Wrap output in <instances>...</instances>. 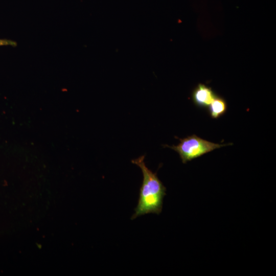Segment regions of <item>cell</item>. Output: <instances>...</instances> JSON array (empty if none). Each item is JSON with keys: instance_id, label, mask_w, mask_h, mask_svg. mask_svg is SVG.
<instances>
[{"instance_id": "6da1fadb", "label": "cell", "mask_w": 276, "mask_h": 276, "mask_svg": "<svg viewBox=\"0 0 276 276\" xmlns=\"http://www.w3.org/2000/svg\"><path fill=\"white\" fill-rule=\"evenodd\" d=\"M144 158L145 155H142L131 160L141 168L143 176L137 205L131 219L149 213L159 214L162 211L164 197L166 195V187L156 173H154L146 166Z\"/></svg>"}, {"instance_id": "7a4b0ae2", "label": "cell", "mask_w": 276, "mask_h": 276, "mask_svg": "<svg viewBox=\"0 0 276 276\" xmlns=\"http://www.w3.org/2000/svg\"><path fill=\"white\" fill-rule=\"evenodd\" d=\"M180 143L177 145L166 146L177 152L182 163L186 164L203 154L232 143L219 144L202 139L193 134L184 139H179Z\"/></svg>"}, {"instance_id": "3957f363", "label": "cell", "mask_w": 276, "mask_h": 276, "mask_svg": "<svg viewBox=\"0 0 276 276\" xmlns=\"http://www.w3.org/2000/svg\"><path fill=\"white\" fill-rule=\"evenodd\" d=\"M217 96L211 87L199 83L192 91V100L197 107L207 108Z\"/></svg>"}, {"instance_id": "277c9868", "label": "cell", "mask_w": 276, "mask_h": 276, "mask_svg": "<svg viewBox=\"0 0 276 276\" xmlns=\"http://www.w3.org/2000/svg\"><path fill=\"white\" fill-rule=\"evenodd\" d=\"M227 103L221 97L217 96L208 107V111L211 117L218 119L226 111Z\"/></svg>"}, {"instance_id": "5b68a950", "label": "cell", "mask_w": 276, "mask_h": 276, "mask_svg": "<svg viewBox=\"0 0 276 276\" xmlns=\"http://www.w3.org/2000/svg\"><path fill=\"white\" fill-rule=\"evenodd\" d=\"M17 45V43L13 40L9 39H0V46L11 45L15 47Z\"/></svg>"}]
</instances>
